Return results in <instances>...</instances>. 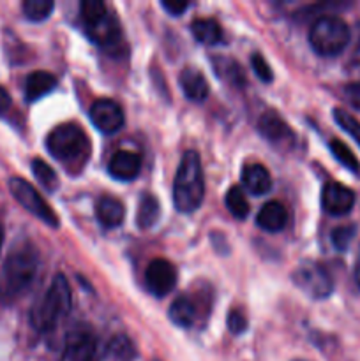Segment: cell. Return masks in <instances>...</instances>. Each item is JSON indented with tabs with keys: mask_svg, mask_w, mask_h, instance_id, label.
Returning <instances> with one entry per match:
<instances>
[{
	"mask_svg": "<svg viewBox=\"0 0 360 361\" xmlns=\"http://www.w3.org/2000/svg\"><path fill=\"white\" fill-rule=\"evenodd\" d=\"M226 208H228L229 214L235 219H246L249 215L251 207L240 187H232L226 192Z\"/></svg>",
	"mask_w": 360,
	"mask_h": 361,
	"instance_id": "28",
	"label": "cell"
},
{
	"mask_svg": "<svg viewBox=\"0 0 360 361\" xmlns=\"http://www.w3.org/2000/svg\"><path fill=\"white\" fill-rule=\"evenodd\" d=\"M9 190L11 194H13L14 200H16L28 214H32L35 219L44 222L48 228H59L60 221L59 217H56L55 210L46 203L44 197L37 192V189H35L32 183L20 178V176H14V178L9 180Z\"/></svg>",
	"mask_w": 360,
	"mask_h": 361,
	"instance_id": "6",
	"label": "cell"
},
{
	"mask_svg": "<svg viewBox=\"0 0 360 361\" xmlns=\"http://www.w3.org/2000/svg\"><path fill=\"white\" fill-rule=\"evenodd\" d=\"M95 215H97V221L101 222V226H104L106 229H115L126 219V207L116 197L104 196L97 201Z\"/></svg>",
	"mask_w": 360,
	"mask_h": 361,
	"instance_id": "14",
	"label": "cell"
},
{
	"mask_svg": "<svg viewBox=\"0 0 360 361\" xmlns=\"http://www.w3.org/2000/svg\"><path fill=\"white\" fill-rule=\"evenodd\" d=\"M242 183L253 196H263L272 189V176L265 166L254 162L244 168Z\"/></svg>",
	"mask_w": 360,
	"mask_h": 361,
	"instance_id": "15",
	"label": "cell"
},
{
	"mask_svg": "<svg viewBox=\"0 0 360 361\" xmlns=\"http://www.w3.org/2000/svg\"><path fill=\"white\" fill-rule=\"evenodd\" d=\"M191 34L194 35L198 42L201 44H219V41L222 39L221 27H219L217 21L210 20V18H200V20H194L191 23Z\"/></svg>",
	"mask_w": 360,
	"mask_h": 361,
	"instance_id": "23",
	"label": "cell"
},
{
	"mask_svg": "<svg viewBox=\"0 0 360 361\" xmlns=\"http://www.w3.org/2000/svg\"><path fill=\"white\" fill-rule=\"evenodd\" d=\"M161 7L164 11H168L172 16H180L189 7V4L180 2V0H166V2H161Z\"/></svg>",
	"mask_w": 360,
	"mask_h": 361,
	"instance_id": "35",
	"label": "cell"
},
{
	"mask_svg": "<svg viewBox=\"0 0 360 361\" xmlns=\"http://www.w3.org/2000/svg\"><path fill=\"white\" fill-rule=\"evenodd\" d=\"M95 338L85 328H76L66 338L62 361H97Z\"/></svg>",
	"mask_w": 360,
	"mask_h": 361,
	"instance_id": "12",
	"label": "cell"
},
{
	"mask_svg": "<svg viewBox=\"0 0 360 361\" xmlns=\"http://www.w3.org/2000/svg\"><path fill=\"white\" fill-rule=\"evenodd\" d=\"M87 34L95 44H101V46H113L119 42L120 39V28L119 23H116L115 18L112 14L104 18L99 25L95 27L87 28Z\"/></svg>",
	"mask_w": 360,
	"mask_h": 361,
	"instance_id": "20",
	"label": "cell"
},
{
	"mask_svg": "<svg viewBox=\"0 0 360 361\" xmlns=\"http://www.w3.org/2000/svg\"><path fill=\"white\" fill-rule=\"evenodd\" d=\"M356 228L355 226H341V228H335L332 231V243L335 245V249L346 250L352 243V240L355 238Z\"/></svg>",
	"mask_w": 360,
	"mask_h": 361,
	"instance_id": "31",
	"label": "cell"
},
{
	"mask_svg": "<svg viewBox=\"0 0 360 361\" xmlns=\"http://www.w3.org/2000/svg\"><path fill=\"white\" fill-rule=\"evenodd\" d=\"M251 66H253L254 74H256V76L260 78L263 83H270V81L274 80V73H272L270 63L265 60L263 55H260V53H254V55L251 56Z\"/></svg>",
	"mask_w": 360,
	"mask_h": 361,
	"instance_id": "32",
	"label": "cell"
},
{
	"mask_svg": "<svg viewBox=\"0 0 360 361\" xmlns=\"http://www.w3.org/2000/svg\"><path fill=\"white\" fill-rule=\"evenodd\" d=\"M32 173H34L37 182L41 183L48 192H53V190L59 189V176L53 171L52 166L46 164L42 159H34V161H32Z\"/></svg>",
	"mask_w": 360,
	"mask_h": 361,
	"instance_id": "26",
	"label": "cell"
},
{
	"mask_svg": "<svg viewBox=\"0 0 360 361\" xmlns=\"http://www.w3.org/2000/svg\"><path fill=\"white\" fill-rule=\"evenodd\" d=\"M321 207L328 215H348L355 207V192L339 182L325 183L321 192Z\"/></svg>",
	"mask_w": 360,
	"mask_h": 361,
	"instance_id": "10",
	"label": "cell"
},
{
	"mask_svg": "<svg viewBox=\"0 0 360 361\" xmlns=\"http://www.w3.org/2000/svg\"><path fill=\"white\" fill-rule=\"evenodd\" d=\"M108 353L119 361H131L134 356H136L133 342H131L127 337H122V335H119V337H115L112 342H109Z\"/></svg>",
	"mask_w": 360,
	"mask_h": 361,
	"instance_id": "30",
	"label": "cell"
},
{
	"mask_svg": "<svg viewBox=\"0 0 360 361\" xmlns=\"http://www.w3.org/2000/svg\"><path fill=\"white\" fill-rule=\"evenodd\" d=\"M39 270V254L28 242H21L13 247L7 256L0 281V298L6 302L20 298L32 286Z\"/></svg>",
	"mask_w": 360,
	"mask_h": 361,
	"instance_id": "1",
	"label": "cell"
},
{
	"mask_svg": "<svg viewBox=\"0 0 360 361\" xmlns=\"http://www.w3.org/2000/svg\"><path fill=\"white\" fill-rule=\"evenodd\" d=\"M88 115H90L92 123L104 134L116 133V130L122 129L124 122H126L124 109L113 99H99V101H95L90 106Z\"/></svg>",
	"mask_w": 360,
	"mask_h": 361,
	"instance_id": "8",
	"label": "cell"
},
{
	"mask_svg": "<svg viewBox=\"0 0 360 361\" xmlns=\"http://www.w3.org/2000/svg\"><path fill=\"white\" fill-rule=\"evenodd\" d=\"M53 9H55V4L52 0H25L21 4V11H23L25 18L28 21H34V23L48 20Z\"/></svg>",
	"mask_w": 360,
	"mask_h": 361,
	"instance_id": "24",
	"label": "cell"
},
{
	"mask_svg": "<svg viewBox=\"0 0 360 361\" xmlns=\"http://www.w3.org/2000/svg\"><path fill=\"white\" fill-rule=\"evenodd\" d=\"M141 169L140 155L129 150L115 152L108 164L109 175L119 182H133Z\"/></svg>",
	"mask_w": 360,
	"mask_h": 361,
	"instance_id": "13",
	"label": "cell"
},
{
	"mask_svg": "<svg viewBox=\"0 0 360 361\" xmlns=\"http://www.w3.org/2000/svg\"><path fill=\"white\" fill-rule=\"evenodd\" d=\"M46 148L60 162H74L88 152L87 134L76 123H62L46 137Z\"/></svg>",
	"mask_w": 360,
	"mask_h": 361,
	"instance_id": "5",
	"label": "cell"
},
{
	"mask_svg": "<svg viewBox=\"0 0 360 361\" xmlns=\"http://www.w3.org/2000/svg\"><path fill=\"white\" fill-rule=\"evenodd\" d=\"M334 120L339 123V127H341L346 134H349V136L356 141V145L360 147V122L359 120H356L352 113L344 111V109H341V108L334 109Z\"/></svg>",
	"mask_w": 360,
	"mask_h": 361,
	"instance_id": "29",
	"label": "cell"
},
{
	"mask_svg": "<svg viewBox=\"0 0 360 361\" xmlns=\"http://www.w3.org/2000/svg\"><path fill=\"white\" fill-rule=\"evenodd\" d=\"M80 13L87 28L99 25L109 14L101 0H85V2L80 4Z\"/></svg>",
	"mask_w": 360,
	"mask_h": 361,
	"instance_id": "25",
	"label": "cell"
},
{
	"mask_svg": "<svg viewBox=\"0 0 360 361\" xmlns=\"http://www.w3.org/2000/svg\"><path fill=\"white\" fill-rule=\"evenodd\" d=\"M212 66H214L217 78H221L222 81L229 83L232 87H244L246 85V74H244L242 67L236 60L217 55L212 59Z\"/></svg>",
	"mask_w": 360,
	"mask_h": 361,
	"instance_id": "19",
	"label": "cell"
},
{
	"mask_svg": "<svg viewBox=\"0 0 360 361\" xmlns=\"http://www.w3.org/2000/svg\"><path fill=\"white\" fill-rule=\"evenodd\" d=\"M292 281L304 295L313 300H325L334 291V282L327 268L314 261H306L300 264L292 275Z\"/></svg>",
	"mask_w": 360,
	"mask_h": 361,
	"instance_id": "7",
	"label": "cell"
},
{
	"mask_svg": "<svg viewBox=\"0 0 360 361\" xmlns=\"http://www.w3.org/2000/svg\"><path fill=\"white\" fill-rule=\"evenodd\" d=\"M11 108V95L4 87H0V115Z\"/></svg>",
	"mask_w": 360,
	"mask_h": 361,
	"instance_id": "36",
	"label": "cell"
},
{
	"mask_svg": "<svg viewBox=\"0 0 360 361\" xmlns=\"http://www.w3.org/2000/svg\"><path fill=\"white\" fill-rule=\"evenodd\" d=\"M55 87L56 78L52 73L35 71V73L28 74L27 80H25V97H27V101L35 102L44 97V95H48L49 92H53Z\"/></svg>",
	"mask_w": 360,
	"mask_h": 361,
	"instance_id": "18",
	"label": "cell"
},
{
	"mask_svg": "<svg viewBox=\"0 0 360 361\" xmlns=\"http://www.w3.org/2000/svg\"><path fill=\"white\" fill-rule=\"evenodd\" d=\"M352 39L348 23L339 16H321L313 23L309 30V44L320 56H337L348 46Z\"/></svg>",
	"mask_w": 360,
	"mask_h": 361,
	"instance_id": "4",
	"label": "cell"
},
{
	"mask_svg": "<svg viewBox=\"0 0 360 361\" xmlns=\"http://www.w3.org/2000/svg\"><path fill=\"white\" fill-rule=\"evenodd\" d=\"M328 148H330L332 155H334L346 169H349L352 173H360L359 159H356V155L349 150L348 145L342 143L341 140H332L330 143H328Z\"/></svg>",
	"mask_w": 360,
	"mask_h": 361,
	"instance_id": "27",
	"label": "cell"
},
{
	"mask_svg": "<svg viewBox=\"0 0 360 361\" xmlns=\"http://www.w3.org/2000/svg\"><path fill=\"white\" fill-rule=\"evenodd\" d=\"M161 217V204L154 194H143L140 204H138L136 224L140 229H150L157 224Z\"/></svg>",
	"mask_w": 360,
	"mask_h": 361,
	"instance_id": "21",
	"label": "cell"
},
{
	"mask_svg": "<svg viewBox=\"0 0 360 361\" xmlns=\"http://www.w3.org/2000/svg\"><path fill=\"white\" fill-rule=\"evenodd\" d=\"M344 95L353 108L360 109V81L348 85V87L344 88Z\"/></svg>",
	"mask_w": 360,
	"mask_h": 361,
	"instance_id": "34",
	"label": "cell"
},
{
	"mask_svg": "<svg viewBox=\"0 0 360 361\" xmlns=\"http://www.w3.org/2000/svg\"><path fill=\"white\" fill-rule=\"evenodd\" d=\"M205 197V178L200 155L189 150L184 154L173 182V204L180 214H193Z\"/></svg>",
	"mask_w": 360,
	"mask_h": 361,
	"instance_id": "2",
	"label": "cell"
},
{
	"mask_svg": "<svg viewBox=\"0 0 360 361\" xmlns=\"http://www.w3.org/2000/svg\"><path fill=\"white\" fill-rule=\"evenodd\" d=\"M293 361H307V360H300V358H299V360H293Z\"/></svg>",
	"mask_w": 360,
	"mask_h": 361,
	"instance_id": "39",
	"label": "cell"
},
{
	"mask_svg": "<svg viewBox=\"0 0 360 361\" xmlns=\"http://www.w3.org/2000/svg\"><path fill=\"white\" fill-rule=\"evenodd\" d=\"M258 130H260V134L268 143L281 148V150L292 148L293 141H295V133L292 130V127L275 111H267L260 116V120H258Z\"/></svg>",
	"mask_w": 360,
	"mask_h": 361,
	"instance_id": "9",
	"label": "cell"
},
{
	"mask_svg": "<svg viewBox=\"0 0 360 361\" xmlns=\"http://www.w3.org/2000/svg\"><path fill=\"white\" fill-rule=\"evenodd\" d=\"M228 328L233 335H240L247 330V317L242 310L233 309L228 314Z\"/></svg>",
	"mask_w": 360,
	"mask_h": 361,
	"instance_id": "33",
	"label": "cell"
},
{
	"mask_svg": "<svg viewBox=\"0 0 360 361\" xmlns=\"http://www.w3.org/2000/svg\"><path fill=\"white\" fill-rule=\"evenodd\" d=\"M355 282L360 288V249H359V254H356V261H355Z\"/></svg>",
	"mask_w": 360,
	"mask_h": 361,
	"instance_id": "37",
	"label": "cell"
},
{
	"mask_svg": "<svg viewBox=\"0 0 360 361\" xmlns=\"http://www.w3.org/2000/svg\"><path fill=\"white\" fill-rule=\"evenodd\" d=\"M2 242H4V229L0 228V249H2Z\"/></svg>",
	"mask_w": 360,
	"mask_h": 361,
	"instance_id": "38",
	"label": "cell"
},
{
	"mask_svg": "<svg viewBox=\"0 0 360 361\" xmlns=\"http://www.w3.org/2000/svg\"><path fill=\"white\" fill-rule=\"evenodd\" d=\"M145 281H147L148 289L154 293L157 298L169 295L176 284V270L169 261L166 259H154L148 264L145 271Z\"/></svg>",
	"mask_w": 360,
	"mask_h": 361,
	"instance_id": "11",
	"label": "cell"
},
{
	"mask_svg": "<svg viewBox=\"0 0 360 361\" xmlns=\"http://www.w3.org/2000/svg\"><path fill=\"white\" fill-rule=\"evenodd\" d=\"M180 87H182L186 97L194 102H203L208 97V92H210L203 74L198 69H193V67H187V69L182 71Z\"/></svg>",
	"mask_w": 360,
	"mask_h": 361,
	"instance_id": "16",
	"label": "cell"
},
{
	"mask_svg": "<svg viewBox=\"0 0 360 361\" xmlns=\"http://www.w3.org/2000/svg\"><path fill=\"white\" fill-rule=\"evenodd\" d=\"M169 319L179 328H191L196 321V305L187 296H179L169 305Z\"/></svg>",
	"mask_w": 360,
	"mask_h": 361,
	"instance_id": "22",
	"label": "cell"
},
{
	"mask_svg": "<svg viewBox=\"0 0 360 361\" xmlns=\"http://www.w3.org/2000/svg\"><path fill=\"white\" fill-rule=\"evenodd\" d=\"M71 303H73V296H71L69 282L62 274L55 275L48 291L32 309V326L42 334L52 331L60 323V319H64L69 314Z\"/></svg>",
	"mask_w": 360,
	"mask_h": 361,
	"instance_id": "3",
	"label": "cell"
},
{
	"mask_svg": "<svg viewBox=\"0 0 360 361\" xmlns=\"http://www.w3.org/2000/svg\"><path fill=\"white\" fill-rule=\"evenodd\" d=\"M256 224L268 233H277L288 224V212L277 201H270L258 212Z\"/></svg>",
	"mask_w": 360,
	"mask_h": 361,
	"instance_id": "17",
	"label": "cell"
}]
</instances>
